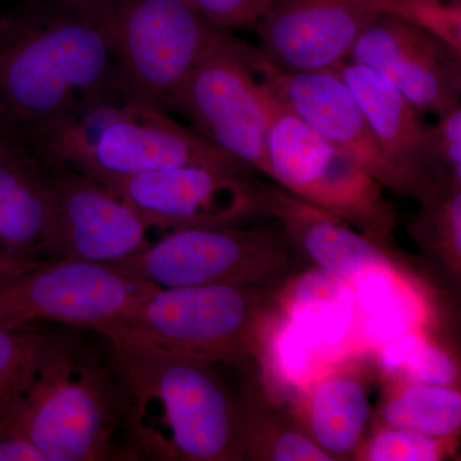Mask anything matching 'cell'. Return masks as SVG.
I'll use <instances>...</instances> for the list:
<instances>
[{"label": "cell", "instance_id": "obj_1", "mask_svg": "<svg viewBox=\"0 0 461 461\" xmlns=\"http://www.w3.org/2000/svg\"><path fill=\"white\" fill-rule=\"evenodd\" d=\"M114 2L23 0L0 14V115L18 132L131 100L112 39Z\"/></svg>", "mask_w": 461, "mask_h": 461}, {"label": "cell", "instance_id": "obj_2", "mask_svg": "<svg viewBox=\"0 0 461 461\" xmlns=\"http://www.w3.org/2000/svg\"><path fill=\"white\" fill-rule=\"evenodd\" d=\"M111 345L130 460H245L239 397L217 363L154 346Z\"/></svg>", "mask_w": 461, "mask_h": 461}, {"label": "cell", "instance_id": "obj_3", "mask_svg": "<svg viewBox=\"0 0 461 461\" xmlns=\"http://www.w3.org/2000/svg\"><path fill=\"white\" fill-rule=\"evenodd\" d=\"M78 330L44 332L18 373L0 438L27 442L44 461L130 460L120 387Z\"/></svg>", "mask_w": 461, "mask_h": 461}, {"label": "cell", "instance_id": "obj_4", "mask_svg": "<svg viewBox=\"0 0 461 461\" xmlns=\"http://www.w3.org/2000/svg\"><path fill=\"white\" fill-rule=\"evenodd\" d=\"M269 293L230 285L158 288L102 335L260 371L267 336L280 313Z\"/></svg>", "mask_w": 461, "mask_h": 461}, {"label": "cell", "instance_id": "obj_5", "mask_svg": "<svg viewBox=\"0 0 461 461\" xmlns=\"http://www.w3.org/2000/svg\"><path fill=\"white\" fill-rule=\"evenodd\" d=\"M254 56L256 51L253 71L266 114L268 177L387 248L396 217L393 204L384 199V186L267 89L257 74Z\"/></svg>", "mask_w": 461, "mask_h": 461}, {"label": "cell", "instance_id": "obj_6", "mask_svg": "<svg viewBox=\"0 0 461 461\" xmlns=\"http://www.w3.org/2000/svg\"><path fill=\"white\" fill-rule=\"evenodd\" d=\"M295 249L282 230L251 223L171 230L109 266L159 288L230 285L271 288L295 271Z\"/></svg>", "mask_w": 461, "mask_h": 461}, {"label": "cell", "instance_id": "obj_7", "mask_svg": "<svg viewBox=\"0 0 461 461\" xmlns=\"http://www.w3.org/2000/svg\"><path fill=\"white\" fill-rule=\"evenodd\" d=\"M111 30L130 99L167 112L222 29L186 0H115Z\"/></svg>", "mask_w": 461, "mask_h": 461}, {"label": "cell", "instance_id": "obj_8", "mask_svg": "<svg viewBox=\"0 0 461 461\" xmlns=\"http://www.w3.org/2000/svg\"><path fill=\"white\" fill-rule=\"evenodd\" d=\"M256 48L221 30L169 100L209 141L268 177L266 114L253 71Z\"/></svg>", "mask_w": 461, "mask_h": 461}, {"label": "cell", "instance_id": "obj_9", "mask_svg": "<svg viewBox=\"0 0 461 461\" xmlns=\"http://www.w3.org/2000/svg\"><path fill=\"white\" fill-rule=\"evenodd\" d=\"M158 288L109 264L45 260L0 285V326L50 321L102 333Z\"/></svg>", "mask_w": 461, "mask_h": 461}, {"label": "cell", "instance_id": "obj_10", "mask_svg": "<svg viewBox=\"0 0 461 461\" xmlns=\"http://www.w3.org/2000/svg\"><path fill=\"white\" fill-rule=\"evenodd\" d=\"M95 180L131 206L149 229L247 226L268 218L266 185L249 173L190 166Z\"/></svg>", "mask_w": 461, "mask_h": 461}, {"label": "cell", "instance_id": "obj_11", "mask_svg": "<svg viewBox=\"0 0 461 461\" xmlns=\"http://www.w3.org/2000/svg\"><path fill=\"white\" fill-rule=\"evenodd\" d=\"M254 67L276 98L353 158L382 186L420 202L426 198V191L387 156L353 91L338 75L284 71L269 63L258 48Z\"/></svg>", "mask_w": 461, "mask_h": 461}, {"label": "cell", "instance_id": "obj_12", "mask_svg": "<svg viewBox=\"0 0 461 461\" xmlns=\"http://www.w3.org/2000/svg\"><path fill=\"white\" fill-rule=\"evenodd\" d=\"M254 172L238 158L182 126L167 112L127 102L105 124L74 168L90 177H126L180 167Z\"/></svg>", "mask_w": 461, "mask_h": 461}, {"label": "cell", "instance_id": "obj_13", "mask_svg": "<svg viewBox=\"0 0 461 461\" xmlns=\"http://www.w3.org/2000/svg\"><path fill=\"white\" fill-rule=\"evenodd\" d=\"M348 60L386 78L421 114L439 117L460 105L461 53L403 18L381 14Z\"/></svg>", "mask_w": 461, "mask_h": 461}, {"label": "cell", "instance_id": "obj_14", "mask_svg": "<svg viewBox=\"0 0 461 461\" xmlns=\"http://www.w3.org/2000/svg\"><path fill=\"white\" fill-rule=\"evenodd\" d=\"M381 14L382 0H275L254 30L258 50L284 71H330Z\"/></svg>", "mask_w": 461, "mask_h": 461}, {"label": "cell", "instance_id": "obj_15", "mask_svg": "<svg viewBox=\"0 0 461 461\" xmlns=\"http://www.w3.org/2000/svg\"><path fill=\"white\" fill-rule=\"evenodd\" d=\"M48 166L58 206L51 259L111 264L151 244L144 221L104 185L74 167Z\"/></svg>", "mask_w": 461, "mask_h": 461}, {"label": "cell", "instance_id": "obj_16", "mask_svg": "<svg viewBox=\"0 0 461 461\" xmlns=\"http://www.w3.org/2000/svg\"><path fill=\"white\" fill-rule=\"evenodd\" d=\"M330 71L350 87L381 147L426 191V198L439 185L455 184L439 160L435 124L427 123L424 114L393 84L348 60Z\"/></svg>", "mask_w": 461, "mask_h": 461}, {"label": "cell", "instance_id": "obj_17", "mask_svg": "<svg viewBox=\"0 0 461 461\" xmlns=\"http://www.w3.org/2000/svg\"><path fill=\"white\" fill-rule=\"evenodd\" d=\"M57 194L50 166L17 131L0 141V249L53 260Z\"/></svg>", "mask_w": 461, "mask_h": 461}, {"label": "cell", "instance_id": "obj_18", "mask_svg": "<svg viewBox=\"0 0 461 461\" xmlns=\"http://www.w3.org/2000/svg\"><path fill=\"white\" fill-rule=\"evenodd\" d=\"M266 198L268 218L280 224L294 249L351 286L366 272L395 263L386 247L277 184L266 185Z\"/></svg>", "mask_w": 461, "mask_h": 461}, {"label": "cell", "instance_id": "obj_19", "mask_svg": "<svg viewBox=\"0 0 461 461\" xmlns=\"http://www.w3.org/2000/svg\"><path fill=\"white\" fill-rule=\"evenodd\" d=\"M299 423L332 460L357 459L371 420V403L362 379L332 366L297 399Z\"/></svg>", "mask_w": 461, "mask_h": 461}, {"label": "cell", "instance_id": "obj_20", "mask_svg": "<svg viewBox=\"0 0 461 461\" xmlns=\"http://www.w3.org/2000/svg\"><path fill=\"white\" fill-rule=\"evenodd\" d=\"M285 282L278 308L309 338L341 357L359 344L357 295L348 282L317 266Z\"/></svg>", "mask_w": 461, "mask_h": 461}, {"label": "cell", "instance_id": "obj_21", "mask_svg": "<svg viewBox=\"0 0 461 461\" xmlns=\"http://www.w3.org/2000/svg\"><path fill=\"white\" fill-rule=\"evenodd\" d=\"M353 287L359 344L378 348L403 333L423 330L426 300L396 263L366 272Z\"/></svg>", "mask_w": 461, "mask_h": 461}, {"label": "cell", "instance_id": "obj_22", "mask_svg": "<svg viewBox=\"0 0 461 461\" xmlns=\"http://www.w3.org/2000/svg\"><path fill=\"white\" fill-rule=\"evenodd\" d=\"M244 427L245 460L332 461L296 418L276 408L254 387L238 396Z\"/></svg>", "mask_w": 461, "mask_h": 461}, {"label": "cell", "instance_id": "obj_23", "mask_svg": "<svg viewBox=\"0 0 461 461\" xmlns=\"http://www.w3.org/2000/svg\"><path fill=\"white\" fill-rule=\"evenodd\" d=\"M339 357L318 345L280 311L267 336L260 373L275 388L295 393L299 399L315 378L335 366Z\"/></svg>", "mask_w": 461, "mask_h": 461}, {"label": "cell", "instance_id": "obj_24", "mask_svg": "<svg viewBox=\"0 0 461 461\" xmlns=\"http://www.w3.org/2000/svg\"><path fill=\"white\" fill-rule=\"evenodd\" d=\"M382 426L448 439L461 429V393L455 386L393 384L379 411Z\"/></svg>", "mask_w": 461, "mask_h": 461}, {"label": "cell", "instance_id": "obj_25", "mask_svg": "<svg viewBox=\"0 0 461 461\" xmlns=\"http://www.w3.org/2000/svg\"><path fill=\"white\" fill-rule=\"evenodd\" d=\"M379 366L393 384H437L455 386L459 366L445 348L412 330L378 348Z\"/></svg>", "mask_w": 461, "mask_h": 461}, {"label": "cell", "instance_id": "obj_26", "mask_svg": "<svg viewBox=\"0 0 461 461\" xmlns=\"http://www.w3.org/2000/svg\"><path fill=\"white\" fill-rule=\"evenodd\" d=\"M421 211L412 223L415 238L435 245L447 259H461V185L437 186L420 200Z\"/></svg>", "mask_w": 461, "mask_h": 461}, {"label": "cell", "instance_id": "obj_27", "mask_svg": "<svg viewBox=\"0 0 461 461\" xmlns=\"http://www.w3.org/2000/svg\"><path fill=\"white\" fill-rule=\"evenodd\" d=\"M447 442L411 429L382 426L363 442L357 459L437 461L444 459Z\"/></svg>", "mask_w": 461, "mask_h": 461}, {"label": "cell", "instance_id": "obj_28", "mask_svg": "<svg viewBox=\"0 0 461 461\" xmlns=\"http://www.w3.org/2000/svg\"><path fill=\"white\" fill-rule=\"evenodd\" d=\"M382 11L423 27L461 53V0H382Z\"/></svg>", "mask_w": 461, "mask_h": 461}, {"label": "cell", "instance_id": "obj_29", "mask_svg": "<svg viewBox=\"0 0 461 461\" xmlns=\"http://www.w3.org/2000/svg\"><path fill=\"white\" fill-rule=\"evenodd\" d=\"M42 335V330L27 329V326H0V429L7 412L18 373L41 341Z\"/></svg>", "mask_w": 461, "mask_h": 461}, {"label": "cell", "instance_id": "obj_30", "mask_svg": "<svg viewBox=\"0 0 461 461\" xmlns=\"http://www.w3.org/2000/svg\"><path fill=\"white\" fill-rule=\"evenodd\" d=\"M209 23L221 29L256 30L275 0H186Z\"/></svg>", "mask_w": 461, "mask_h": 461}, {"label": "cell", "instance_id": "obj_31", "mask_svg": "<svg viewBox=\"0 0 461 461\" xmlns=\"http://www.w3.org/2000/svg\"><path fill=\"white\" fill-rule=\"evenodd\" d=\"M439 160L455 184L461 185V107L439 115L435 124Z\"/></svg>", "mask_w": 461, "mask_h": 461}, {"label": "cell", "instance_id": "obj_32", "mask_svg": "<svg viewBox=\"0 0 461 461\" xmlns=\"http://www.w3.org/2000/svg\"><path fill=\"white\" fill-rule=\"evenodd\" d=\"M0 461H44L36 448L25 441L0 438Z\"/></svg>", "mask_w": 461, "mask_h": 461}, {"label": "cell", "instance_id": "obj_33", "mask_svg": "<svg viewBox=\"0 0 461 461\" xmlns=\"http://www.w3.org/2000/svg\"><path fill=\"white\" fill-rule=\"evenodd\" d=\"M44 262L45 260L21 259L0 249V285L32 271Z\"/></svg>", "mask_w": 461, "mask_h": 461}, {"label": "cell", "instance_id": "obj_34", "mask_svg": "<svg viewBox=\"0 0 461 461\" xmlns=\"http://www.w3.org/2000/svg\"><path fill=\"white\" fill-rule=\"evenodd\" d=\"M14 131H16V129H14V127L12 126L5 118H3L2 115H0V141H2L5 136L9 135V133Z\"/></svg>", "mask_w": 461, "mask_h": 461}, {"label": "cell", "instance_id": "obj_35", "mask_svg": "<svg viewBox=\"0 0 461 461\" xmlns=\"http://www.w3.org/2000/svg\"><path fill=\"white\" fill-rule=\"evenodd\" d=\"M57 2L76 3V5H89V3L108 2V0H57Z\"/></svg>", "mask_w": 461, "mask_h": 461}]
</instances>
